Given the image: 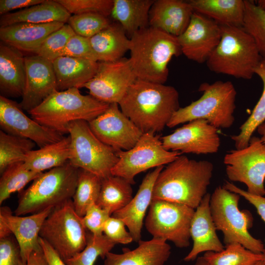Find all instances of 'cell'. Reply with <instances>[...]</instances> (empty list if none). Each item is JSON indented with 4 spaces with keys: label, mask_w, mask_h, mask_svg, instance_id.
I'll return each mask as SVG.
<instances>
[{
    "label": "cell",
    "mask_w": 265,
    "mask_h": 265,
    "mask_svg": "<svg viewBox=\"0 0 265 265\" xmlns=\"http://www.w3.org/2000/svg\"><path fill=\"white\" fill-rule=\"evenodd\" d=\"M223 186L231 192L239 194L252 204L265 223V197L249 193L227 181H225Z\"/></svg>",
    "instance_id": "obj_48"
},
{
    "label": "cell",
    "mask_w": 265,
    "mask_h": 265,
    "mask_svg": "<svg viewBox=\"0 0 265 265\" xmlns=\"http://www.w3.org/2000/svg\"><path fill=\"white\" fill-rule=\"evenodd\" d=\"M118 105L143 133L162 131L180 107L175 87L137 79Z\"/></svg>",
    "instance_id": "obj_1"
},
{
    "label": "cell",
    "mask_w": 265,
    "mask_h": 265,
    "mask_svg": "<svg viewBox=\"0 0 265 265\" xmlns=\"http://www.w3.org/2000/svg\"><path fill=\"white\" fill-rule=\"evenodd\" d=\"M255 265H265V261L264 259L263 260L260 261L256 264Z\"/></svg>",
    "instance_id": "obj_56"
},
{
    "label": "cell",
    "mask_w": 265,
    "mask_h": 265,
    "mask_svg": "<svg viewBox=\"0 0 265 265\" xmlns=\"http://www.w3.org/2000/svg\"><path fill=\"white\" fill-rule=\"evenodd\" d=\"M88 124L95 135L116 152L133 148L143 134L116 103Z\"/></svg>",
    "instance_id": "obj_15"
},
{
    "label": "cell",
    "mask_w": 265,
    "mask_h": 265,
    "mask_svg": "<svg viewBox=\"0 0 265 265\" xmlns=\"http://www.w3.org/2000/svg\"><path fill=\"white\" fill-rule=\"evenodd\" d=\"M240 197L223 186L214 189L211 195L210 208L216 230L223 233L225 246L238 243L254 253H263L265 244L249 233L253 217L249 211L239 210Z\"/></svg>",
    "instance_id": "obj_8"
},
{
    "label": "cell",
    "mask_w": 265,
    "mask_h": 265,
    "mask_svg": "<svg viewBox=\"0 0 265 265\" xmlns=\"http://www.w3.org/2000/svg\"><path fill=\"white\" fill-rule=\"evenodd\" d=\"M129 60L137 79L164 84L168 65L173 56L182 54L177 37L151 26L130 38Z\"/></svg>",
    "instance_id": "obj_3"
},
{
    "label": "cell",
    "mask_w": 265,
    "mask_h": 265,
    "mask_svg": "<svg viewBox=\"0 0 265 265\" xmlns=\"http://www.w3.org/2000/svg\"><path fill=\"white\" fill-rule=\"evenodd\" d=\"M58 91L81 88L97 73L98 62L61 56L52 62Z\"/></svg>",
    "instance_id": "obj_27"
},
{
    "label": "cell",
    "mask_w": 265,
    "mask_h": 265,
    "mask_svg": "<svg viewBox=\"0 0 265 265\" xmlns=\"http://www.w3.org/2000/svg\"><path fill=\"white\" fill-rule=\"evenodd\" d=\"M257 130L258 132L261 135V140L265 144V122L259 126Z\"/></svg>",
    "instance_id": "obj_53"
},
{
    "label": "cell",
    "mask_w": 265,
    "mask_h": 265,
    "mask_svg": "<svg viewBox=\"0 0 265 265\" xmlns=\"http://www.w3.org/2000/svg\"><path fill=\"white\" fill-rule=\"evenodd\" d=\"M70 144L69 135L57 142L33 150L27 154L24 164L28 169L38 173L62 166L69 160Z\"/></svg>",
    "instance_id": "obj_32"
},
{
    "label": "cell",
    "mask_w": 265,
    "mask_h": 265,
    "mask_svg": "<svg viewBox=\"0 0 265 265\" xmlns=\"http://www.w3.org/2000/svg\"><path fill=\"white\" fill-rule=\"evenodd\" d=\"M211 194L207 193L195 210L190 228L193 246L184 258L186 262L194 261L198 255L208 251L220 252L225 248L219 239L210 208Z\"/></svg>",
    "instance_id": "obj_21"
},
{
    "label": "cell",
    "mask_w": 265,
    "mask_h": 265,
    "mask_svg": "<svg viewBox=\"0 0 265 265\" xmlns=\"http://www.w3.org/2000/svg\"><path fill=\"white\" fill-rule=\"evenodd\" d=\"M53 209L23 216L13 214L8 207L0 208V219L4 221L15 236L25 265L31 253L41 247L39 241L40 231Z\"/></svg>",
    "instance_id": "obj_20"
},
{
    "label": "cell",
    "mask_w": 265,
    "mask_h": 265,
    "mask_svg": "<svg viewBox=\"0 0 265 265\" xmlns=\"http://www.w3.org/2000/svg\"><path fill=\"white\" fill-rule=\"evenodd\" d=\"M182 154L166 150L159 135L145 133L133 148L117 152L118 160L111 169V175L123 177L132 185L139 173L168 164Z\"/></svg>",
    "instance_id": "obj_12"
},
{
    "label": "cell",
    "mask_w": 265,
    "mask_h": 265,
    "mask_svg": "<svg viewBox=\"0 0 265 265\" xmlns=\"http://www.w3.org/2000/svg\"><path fill=\"white\" fill-rule=\"evenodd\" d=\"M68 132L71 138L70 162L102 179L111 176V169L118 160L117 152L95 135L88 122H72Z\"/></svg>",
    "instance_id": "obj_10"
},
{
    "label": "cell",
    "mask_w": 265,
    "mask_h": 265,
    "mask_svg": "<svg viewBox=\"0 0 265 265\" xmlns=\"http://www.w3.org/2000/svg\"><path fill=\"white\" fill-rule=\"evenodd\" d=\"M36 144L32 140L0 131V173L9 166L24 162Z\"/></svg>",
    "instance_id": "obj_37"
},
{
    "label": "cell",
    "mask_w": 265,
    "mask_h": 265,
    "mask_svg": "<svg viewBox=\"0 0 265 265\" xmlns=\"http://www.w3.org/2000/svg\"><path fill=\"white\" fill-rule=\"evenodd\" d=\"M102 181L96 175L79 169L77 186L72 200L74 209L80 216L83 217L88 208L96 203Z\"/></svg>",
    "instance_id": "obj_35"
},
{
    "label": "cell",
    "mask_w": 265,
    "mask_h": 265,
    "mask_svg": "<svg viewBox=\"0 0 265 265\" xmlns=\"http://www.w3.org/2000/svg\"><path fill=\"white\" fill-rule=\"evenodd\" d=\"M98 63L95 75L82 87L102 102L118 104L137 79L129 58L123 57L113 62Z\"/></svg>",
    "instance_id": "obj_14"
},
{
    "label": "cell",
    "mask_w": 265,
    "mask_h": 265,
    "mask_svg": "<svg viewBox=\"0 0 265 265\" xmlns=\"http://www.w3.org/2000/svg\"><path fill=\"white\" fill-rule=\"evenodd\" d=\"M163 168V166H160L149 172L143 179L136 194L130 202L111 215L125 223L134 241L138 242L141 240L143 220L153 199L155 183Z\"/></svg>",
    "instance_id": "obj_22"
},
{
    "label": "cell",
    "mask_w": 265,
    "mask_h": 265,
    "mask_svg": "<svg viewBox=\"0 0 265 265\" xmlns=\"http://www.w3.org/2000/svg\"><path fill=\"white\" fill-rule=\"evenodd\" d=\"M221 37L219 24L194 11L188 26L177 38L182 53L191 60L202 63L206 62Z\"/></svg>",
    "instance_id": "obj_18"
},
{
    "label": "cell",
    "mask_w": 265,
    "mask_h": 265,
    "mask_svg": "<svg viewBox=\"0 0 265 265\" xmlns=\"http://www.w3.org/2000/svg\"><path fill=\"white\" fill-rule=\"evenodd\" d=\"M263 255H264V260L265 261V247H264V252L263 253Z\"/></svg>",
    "instance_id": "obj_57"
},
{
    "label": "cell",
    "mask_w": 265,
    "mask_h": 265,
    "mask_svg": "<svg viewBox=\"0 0 265 265\" xmlns=\"http://www.w3.org/2000/svg\"><path fill=\"white\" fill-rule=\"evenodd\" d=\"M195 209L180 203L152 200L145 226L153 238L172 241L178 248L190 245V228Z\"/></svg>",
    "instance_id": "obj_11"
},
{
    "label": "cell",
    "mask_w": 265,
    "mask_h": 265,
    "mask_svg": "<svg viewBox=\"0 0 265 265\" xmlns=\"http://www.w3.org/2000/svg\"><path fill=\"white\" fill-rule=\"evenodd\" d=\"M213 171L208 160H196L181 155L159 174L153 199L176 202L196 209L205 195Z\"/></svg>",
    "instance_id": "obj_2"
},
{
    "label": "cell",
    "mask_w": 265,
    "mask_h": 265,
    "mask_svg": "<svg viewBox=\"0 0 265 265\" xmlns=\"http://www.w3.org/2000/svg\"><path fill=\"white\" fill-rule=\"evenodd\" d=\"M61 56L83 58L97 61L90 43L89 38L76 34L69 39Z\"/></svg>",
    "instance_id": "obj_44"
},
{
    "label": "cell",
    "mask_w": 265,
    "mask_h": 265,
    "mask_svg": "<svg viewBox=\"0 0 265 265\" xmlns=\"http://www.w3.org/2000/svg\"><path fill=\"white\" fill-rule=\"evenodd\" d=\"M110 216L107 211L96 204H94L87 210L82 217V221L85 227L90 233L95 235H99L103 234L105 224Z\"/></svg>",
    "instance_id": "obj_45"
},
{
    "label": "cell",
    "mask_w": 265,
    "mask_h": 265,
    "mask_svg": "<svg viewBox=\"0 0 265 265\" xmlns=\"http://www.w3.org/2000/svg\"><path fill=\"white\" fill-rule=\"evenodd\" d=\"M193 12L187 0H155L149 12V26L178 37L188 26Z\"/></svg>",
    "instance_id": "obj_23"
},
{
    "label": "cell",
    "mask_w": 265,
    "mask_h": 265,
    "mask_svg": "<svg viewBox=\"0 0 265 265\" xmlns=\"http://www.w3.org/2000/svg\"><path fill=\"white\" fill-rule=\"evenodd\" d=\"M64 23H20L0 27L1 42L22 53L35 54L46 38L62 26Z\"/></svg>",
    "instance_id": "obj_24"
},
{
    "label": "cell",
    "mask_w": 265,
    "mask_h": 265,
    "mask_svg": "<svg viewBox=\"0 0 265 265\" xmlns=\"http://www.w3.org/2000/svg\"><path fill=\"white\" fill-rule=\"evenodd\" d=\"M203 257L207 265H255L264 259L263 253H254L238 243L227 245L220 252H206Z\"/></svg>",
    "instance_id": "obj_36"
},
{
    "label": "cell",
    "mask_w": 265,
    "mask_h": 265,
    "mask_svg": "<svg viewBox=\"0 0 265 265\" xmlns=\"http://www.w3.org/2000/svg\"><path fill=\"white\" fill-rule=\"evenodd\" d=\"M0 265H25L19 246L11 236L0 238Z\"/></svg>",
    "instance_id": "obj_47"
},
{
    "label": "cell",
    "mask_w": 265,
    "mask_h": 265,
    "mask_svg": "<svg viewBox=\"0 0 265 265\" xmlns=\"http://www.w3.org/2000/svg\"><path fill=\"white\" fill-rule=\"evenodd\" d=\"M218 129L204 119H196L161 137L167 150L197 155L214 154L220 146Z\"/></svg>",
    "instance_id": "obj_16"
},
{
    "label": "cell",
    "mask_w": 265,
    "mask_h": 265,
    "mask_svg": "<svg viewBox=\"0 0 265 265\" xmlns=\"http://www.w3.org/2000/svg\"><path fill=\"white\" fill-rule=\"evenodd\" d=\"M12 235L7 225L0 219V238H2Z\"/></svg>",
    "instance_id": "obj_52"
},
{
    "label": "cell",
    "mask_w": 265,
    "mask_h": 265,
    "mask_svg": "<svg viewBox=\"0 0 265 265\" xmlns=\"http://www.w3.org/2000/svg\"><path fill=\"white\" fill-rule=\"evenodd\" d=\"M126 227L122 220L110 216L105 224L103 234L116 244H127L133 240Z\"/></svg>",
    "instance_id": "obj_46"
},
{
    "label": "cell",
    "mask_w": 265,
    "mask_h": 265,
    "mask_svg": "<svg viewBox=\"0 0 265 265\" xmlns=\"http://www.w3.org/2000/svg\"><path fill=\"white\" fill-rule=\"evenodd\" d=\"M71 14L56 0L44 2L0 16V26L20 23L46 24L60 22L66 24Z\"/></svg>",
    "instance_id": "obj_29"
},
{
    "label": "cell",
    "mask_w": 265,
    "mask_h": 265,
    "mask_svg": "<svg viewBox=\"0 0 265 265\" xmlns=\"http://www.w3.org/2000/svg\"><path fill=\"white\" fill-rule=\"evenodd\" d=\"M1 130L17 136L30 139L39 148L61 140L63 134L45 127L26 115L19 104L0 96Z\"/></svg>",
    "instance_id": "obj_17"
},
{
    "label": "cell",
    "mask_w": 265,
    "mask_h": 265,
    "mask_svg": "<svg viewBox=\"0 0 265 265\" xmlns=\"http://www.w3.org/2000/svg\"><path fill=\"white\" fill-rule=\"evenodd\" d=\"M39 241L49 265H67L54 249L45 240L39 237Z\"/></svg>",
    "instance_id": "obj_50"
},
{
    "label": "cell",
    "mask_w": 265,
    "mask_h": 265,
    "mask_svg": "<svg viewBox=\"0 0 265 265\" xmlns=\"http://www.w3.org/2000/svg\"><path fill=\"white\" fill-rule=\"evenodd\" d=\"M244 2L242 27L253 39L262 58L265 59V12L253 1Z\"/></svg>",
    "instance_id": "obj_40"
},
{
    "label": "cell",
    "mask_w": 265,
    "mask_h": 265,
    "mask_svg": "<svg viewBox=\"0 0 265 265\" xmlns=\"http://www.w3.org/2000/svg\"><path fill=\"white\" fill-rule=\"evenodd\" d=\"M89 41L97 62L117 61L130 50V38L118 23H111Z\"/></svg>",
    "instance_id": "obj_28"
},
{
    "label": "cell",
    "mask_w": 265,
    "mask_h": 265,
    "mask_svg": "<svg viewBox=\"0 0 265 265\" xmlns=\"http://www.w3.org/2000/svg\"><path fill=\"white\" fill-rule=\"evenodd\" d=\"M86 231L82 217L76 212L71 199L53 209L42 226L39 237L65 261L85 248Z\"/></svg>",
    "instance_id": "obj_9"
},
{
    "label": "cell",
    "mask_w": 265,
    "mask_h": 265,
    "mask_svg": "<svg viewBox=\"0 0 265 265\" xmlns=\"http://www.w3.org/2000/svg\"><path fill=\"white\" fill-rule=\"evenodd\" d=\"M46 0H0V14L3 15L10 11L26 8L44 2Z\"/></svg>",
    "instance_id": "obj_49"
},
{
    "label": "cell",
    "mask_w": 265,
    "mask_h": 265,
    "mask_svg": "<svg viewBox=\"0 0 265 265\" xmlns=\"http://www.w3.org/2000/svg\"><path fill=\"white\" fill-rule=\"evenodd\" d=\"M74 34L71 27L64 24L46 38L35 54L52 62L61 56L69 39Z\"/></svg>",
    "instance_id": "obj_42"
},
{
    "label": "cell",
    "mask_w": 265,
    "mask_h": 265,
    "mask_svg": "<svg viewBox=\"0 0 265 265\" xmlns=\"http://www.w3.org/2000/svg\"><path fill=\"white\" fill-rule=\"evenodd\" d=\"M193 265H207L206 261L203 256L197 258L196 262Z\"/></svg>",
    "instance_id": "obj_54"
},
{
    "label": "cell",
    "mask_w": 265,
    "mask_h": 265,
    "mask_svg": "<svg viewBox=\"0 0 265 265\" xmlns=\"http://www.w3.org/2000/svg\"><path fill=\"white\" fill-rule=\"evenodd\" d=\"M109 105L90 95H82L79 88L74 87L54 91L28 112L40 124L63 135L68 133L71 122H89L104 113Z\"/></svg>",
    "instance_id": "obj_4"
},
{
    "label": "cell",
    "mask_w": 265,
    "mask_h": 265,
    "mask_svg": "<svg viewBox=\"0 0 265 265\" xmlns=\"http://www.w3.org/2000/svg\"><path fill=\"white\" fill-rule=\"evenodd\" d=\"M71 14L95 13L108 17L111 14L113 0H56Z\"/></svg>",
    "instance_id": "obj_43"
},
{
    "label": "cell",
    "mask_w": 265,
    "mask_h": 265,
    "mask_svg": "<svg viewBox=\"0 0 265 265\" xmlns=\"http://www.w3.org/2000/svg\"><path fill=\"white\" fill-rule=\"evenodd\" d=\"M198 91L201 97L189 105L180 107L167 125L170 128L196 119H204L218 129H228L235 121L237 91L229 81L204 82Z\"/></svg>",
    "instance_id": "obj_7"
},
{
    "label": "cell",
    "mask_w": 265,
    "mask_h": 265,
    "mask_svg": "<svg viewBox=\"0 0 265 265\" xmlns=\"http://www.w3.org/2000/svg\"><path fill=\"white\" fill-rule=\"evenodd\" d=\"M115 244L104 234L95 235L89 232L85 248L64 262L67 265H94L98 257L105 259Z\"/></svg>",
    "instance_id": "obj_39"
},
{
    "label": "cell",
    "mask_w": 265,
    "mask_h": 265,
    "mask_svg": "<svg viewBox=\"0 0 265 265\" xmlns=\"http://www.w3.org/2000/svg\"><path fill=\"white\" fill-rule=\"evenodd\" d=\"M25 265H49L41 247L31 253Z\"/></svg>",
    "instance_id": "obj_51"
},
{
    "label": "cell",
    "mask_w": 265,
    "mask_h": 265,
    "mask_svg": "<svg viewBox=\"0 0 265 265\" xmlns=\"http://www.w3.org/2000/svg\"><path fill=\"white\" fill-rule=\"evenodd\" d=\"M132 184L125 178L111 175L102 179L96 204L111 215L125 207L132 198Z\"/></svg>",
    "instance_id": "obj_33"
},
{
    "label": "cell",
    "mask_w": 265,
    "mask_h": 265,
    "mask_svg": "<svg viewBox=\"0 0 265 265\" xmlns=\"http://www.w3.org/2000/svg\"><path fill=\"white\" fill-rule=\"evenodd\" d=\"M255 74L258 75L262 80L263 92L251 114L240 127L239 133L231 136L236 149L248 146L254 132L265 120V59H262L255 69Z\"/></svg>",
    "instance_id": "obj_34"
},
{
    "label": "cell",
    "mask_w": 265,
    "mask_h": 265,
    "mask_svg": "<svg viewBox=\"0 0 265 265\" xmlns=\"http://www.w3.org/2000/svg\"><path fill=\"white\" fill-rule=\"evenodd\" d=\"M79 170L68 161L42 172L28 188L20 192L15 214L39 212L72 199L77 186Z\"/></svg>",
    "instance_id": "obj_5"
},
{
    "label": "cell",
    "mask_w": 265,
    "mask_h": 265,
    "mask_svg": "<svg viewBox=\"0 0 265 265\" xmlns=\"http://www.w3.org/2000/svg\"><path fill=\"white\" fill-rule=\"evenodd\" d=\"M155 0H113L111 14L130 38L149 26V12Z\"/></svg>",
    "instance_id": "obj_31"
},
{
    "label": "cell",
    "mask_w": 265,
    "mask_h": 265,
    "mask_svg": "<svg viewBox=\"0 0 265 265\" xmlns=\"http://www.w3.org/2000/svg\"><path fill=\"white\" fill-rule=\"evenodd\" d=\"M220 26L221 39L206 61L207 67L216 74L251 79L262 59L253 39L243 27Z\"/></svg>",
    "instance_id": "obj_6"
},
{
    "label": "cell",
    "mask_w": 265,
    "mask_h": 265,
    "mask_svg": "<svg viewBox=\"0 0 265 265\" xmlns=\"http://www.w3.org/2000/svg\"><path fill=\"white\" fill-rule=\"evenodd\" d=\"M26 79L25 56L20 51L0 41V95L8 98L22 97Z\"/></svg>",
    "instance_id": "obj_25"
},
{
    "label": "cell",
    "mask_w": 265,
    "mask_h": 265,
    "mask_svg": "<svg viewBox=\"0 0 265 265\" xmlns=\"http://www.w3.org/2000/svg\"><path fill=\"white\" fill-rule=\"evenodd\" d=\"M223 162L231 181L243 183L249 193L265 195V144L260 138L252 136L246 147L228 152Z\"/></svg>",
    "instance_id": "obj_13"
},
{
    "label": "cell",
    "mask_w": 265,
    "mask_h": 265,
    "mask_svg": "<svg viewBox=\"0 0 265 265\" xmlns=\"http://www.w3.org/2000/svg\"><path fill=\"white\" fill-rule=\"evenodd\" d=\"M194 12L220 25L242 27L245 14L244 0H189Z\"/></svg>",
    "instance_id": "obj_30"
},
{
    "label": "cell",
    "mask_w": 265,
    "mask_h": 265,
    "mask_svg": "<svg viewBox=\"0 0 265 265\" xmlns=\"http://www.w3.org/2000/svg\"><path fill=\"white\" fill-rule=\"evenodd\" d=\"M42 173L28 169L24 162H17L9 166L1 174L0 204L9 198L12 193L21 191L28 183L33 181Z\"/></svg>",
    "instance_id": "obj_38"
},
{
    "label": "cell",
    "mask_w": 265,
    "mask_h": 265,
    "mask_svg": "<svg viewBox=\"0 0 265 265\" xmlns=\"http://www.w3.org/2000/svg\"><path fill=\"white\" fill-rule=\"evenodd\" d=\"M133 250L124 249L123 253L109 252L104 265H164L171 254V246L162 239L140 240Z\"/></svg>",
    "instance_id": "obj_26"
},
{
    "label": "cell",
    "mask_w": 265,
    "mask_h": 265,
    "mask_svg": "<svg viewBox=\"0 0 265 265\" xmlns=\"http://www.w3.org/2000/svg\"><path fill=\"white\" fill-rule=\"evenodd\" d=\"M257 4L265 12V0H258Z\"/></svg>",
    "instance_id": "obj_55"
},
{
    "label": "cell",
    "mask_w": 265,
    "mask_h": 265,
    "mask_svg": "<svg viewBox=\"0 0 265 265\" xmlns=\"http://www.w3.org/2000/svg\"><path fill=\"white\" fill-rule=\"evenodd\" d=\"M26 79L20 107L27 112L58 90L53 63L33 54L25 56Z\"/></svg>",
    "instance_id": "obj_19"
},
{
    "label": "cell",
    "mask_w": 265,
    "mask_h": 265,
    "mask_svg": "<svg viewBox=\"0 0 265 265\" xmlns=\"http://www.w3.org/2000/svg\"><path fill=\"white\" fill-rule=\"evenodd\" d=\"M75 34L90 38L111 24L108 17L95 13L73 15L67 23Z\"/></svg>",
    "instance_id": "obj_41"
}]
</instances>
